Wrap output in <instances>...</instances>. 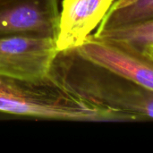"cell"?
Segmentation results:
<instances>
[{"label": "cell", "mask_w": 153, "mask_h": 153, "mask_svg": "<svg viewBox=\"0 0 153 153\" xmlns=\"http://www.w3.org/2000/svg\"><path fill=\"white\" fill-rule=\"evenodd\" d=\"M48 76L83 106L91 122L153 120V91L82 57L74 48L57 50Z\"/></svg>", "instance_id": "6da1fadb"}, {"label": "cell", "mask_w": 153, "mask_h": 153, "mask_svg": "<svg viewBox=\"0 0 153 153\" xmlns=\"http://www.w3.org/2000/svg\"><path fill=\"white\" fill-rule=\"evenodd\" d=\"M0 112L37 118L89 121L83 106L48 75L40 79L0 76Z\"/></svg>", "instance_id": "7a4b0ae2"}, {"label": "cell", "mask_w": 153, "mask_h": 153, "mask_svg": "<svg viewBox=\"0 0 153 153\" xmlns=\"http://www.w3.org/2000/svg\"><path fill=\"white\" fill-rule=\"evenodd\" d=\"M56 52L54 39L0 37V76L17 79L46 77Z\"/></svg>", "instance_id": "3957f363"}, {"label": "cell", "mask_w": 153, "mask_h": 153, "mask_svg": "<svg viewBox=\"0 0 153 153\" xmlns=\"http://www.w3.org/2000/svg\"><path fill=\"white\" fill-rule=\"evenodd\" d=\"M74 49L82 57L153 91V58L145 53L92 34Z\"/></svg>", "instance_id": "277c9868"}, {"label": "cell", "mask_w": 153, "mask_h": 153, "mask_svg": "<svg viewBox=\"0 0 153 153\" xmlns=\"http://www.w3.org/2000/svg\"><path fill=\"white\" fill-rule=\"evenodd\" d=\"M57 0H0V37L56 39Z\"/></svg>", "instance_id": "5b68a950"}, {"label": "cell", "mask_w": 153, "mask_h": 153, "mask_svg": "<svg viewBox=\"0 0 153 153\" xmlns=\"http://www.w3.org/2000/svg\"><path fill=\"white\" fill-rule=\"evenodd\" d=\"M115 0H63L56 39L57 50L74 48L98 28Z\"/></svg>", "instance_id": "8992f818"}, {"label": "cell", "mask_w": 153, "mask_h": 153, "mask_svg": "<svg viewBox=\"0 0 153 153\" xmlns=\"http://www.w3.org/2000/svg\"><path fill=\"white\" fill-rule=\"evenodd\" d=\"M153 19V0H115L95 32H102Z\"/></svg>", "instance_id": "52a82bcc"}, {"label": "cell", "mask_w": 153, "mask_h": 153, "mask_svg": "<svg viewBox=\"0 0 153 153\" xmlns=\"http://www.w3.org/2000/svg\"><path fill=\"white\" fill-rule=\"evenodd\" d=\"M92 35L143 53L147 48H153V19L99 33L94 32Z\"/></svg>", "instance_id": "ba28073f"}, {"label": "cell", "mask_w": 153, "mask_h": 153, "mask_svg": "<svg viewBox=\"0 0 153 153\" xmlns=\"http://www.w3.org/2000/svg\"><path fill=\"white\" fill-rule=\"evenodd\" d=\"M143 53H145L146 55H148L149 56H151L152 58H153V48H147Z\"/></svg>", "instance_id": "9c48e42d"}]
</instances>
